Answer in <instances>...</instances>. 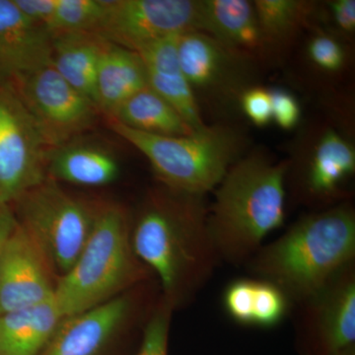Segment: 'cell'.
<instances>
[{
	"mask_svg": "<svg viewBox=\"0 0 355 355\" xmlns=\"http://www.w3.org/2000/svg\"><path fill=\"white\" fill-rule=\"evenodd\" d=\"M203 197L168 188L153 191L132 227L133 252L157 275L173 309L200 291L219 261Z\"/></svg>",
	"mask_w": 355,
	"mask_h": 355,
	"instance_id": "1",
	"label": "cell"
},
{
	"mask_svg": "<svg viewBox=\"0 0 355 355\" xmlns=\"http://www.w3.org/2000/svg\"><path fill=\"white\" fill-rule=\"evenodd\" d=\"M355 216L338 205L300 219L247 263L259 279L284 292L289 302H304L354 263Z\"/></svg>",
	"mask_w": 355,
	"mask_h": 355,
	"instance_id": "2",
	"label": "cell"
},
{
	"mask_svg": "<svg viewBox=\"0 0 355 355\" xmlns=\"http://www.w3.org/2000/svg\"><path fill=\"white\" fill-rule=\"evenodd\" d=\"M289 162L260 154L240 158L216 187L207 224L219 260L247 263L286 218Z\"/></svg>",
	"mask_w": 355,
	"mask_h": 355,
	"instance_id": "3",
	"label": "cell"
},
{
	"mask_svg": "<svg viewBox=\"0 0 355 355\" xmlns=\"http://www.w3.org/2000/svg\"><path fill=\"white\" fill-rule=\"evenodd\" d=\"M132 224L118 203H98L92 230L71 268L58 277L53 300L67 318L125 293L147 277L135 254Z\"/></svg>",
	"mask_w": 355,
	"mask_h": 355,
	"instance_id": "4",
	"label": "cell"
},
{
	"mask_svg": "<svg viewBox=\"0 0 355 355\" xmlns=\"http://www.w3.org/2000/svg\"><path fill=\"white\" fill-rule=\"evenodd\" d=\"M108 121L112 130L148 159L165 188L180 193L205 196L240 159L241 137L224 125H205L189 135L166 137Z\"/></svg>",
	"mask_w": 355,
	"mask_h": 355,
	"instance_id": "5",
	"label": "cell"
},
{
	"mask_svg": "<svg viewBox=\"0 0 355 355\" xmlns=\"http://www.w3.org/2000/svg\"><path fill=\"white\" fill-rule=\"evenodd\" d=\"M11 207L17 221L44 250L58 279L69 272L90 236L98 202L70 195L48 177Z\"/></svg>",
	"mask_w": 355,
	"mask_h": 355,
	"instance_id": "6",
	"label": "cell"
},
{
	"mask_svg": "<svg viewBox=\"0 0 355 355\" xmlns=\"http://www.w3.org/2000/svg\"><path fill=\"white\" fill-rule=\"evenodd\" d=\"M51 149L64 146L95 125L101 113L72 87L53 64L8 79Z\"/></svg>",
	"mask_w": 355,
	"mask_h": 355,
	"instance_id": "7",
	"label": "cell"
},
{
	"mask_svg": "<svg viewBox=\"0 0 355 355\" xmlns=\"http://www.w3.org/2000/svg\"><path fill=\"white\" fill-rule=\"evenodd\" d=\"M51 150L12 86L0 83V203L12 205L48 178Z\"/></svg>",
	"mask_w": 355,
	"mask_h": 355,
	"instance_id": "8",
	"label": "cell"
},
{
	"mask_svg": "<svg viewBox=\"0 0 355 355\" xmlns=\"http://www.w3.org/2000/svg\"><path fill=\"white\" fill-rule=\"evenodd\" d=\"M300 305L295 327L299 355H355L354 263Z\"/></svg>",
	"mask_w": 355,
	"mask_h": 355,
	"instance_id": "9",
	"label": "cell"
},
{
	"mask_svg": "<svg viewBox=\"0 0 355 355\" xmlns=\"http://www.w3.org/2000/svg\"><path fill=\"white\" fill-rule=\"evenodd\" d=\"M202 32L200 1L193 0H114L95 34L109 43L135 51L147 44Z\"/></svg>",
	"mask_w": 355,
	"mask_h": 355,
	"instance_id": "10",
	"label": "cell"
},
{
	"mask_svg": "<svg viewBox=\"0 0 355 355\" xmlns=\"http://www.w3.org/2000/svg\"><path fill=\"white\" fill-rule=\"evenodd\" d=\"M57 282L44 250L16 221L0 252V315L51 300Z\"/></svg>",
	"mask_w": 355,
	"mask_h": 355,
	"instance_id": "11",
	"label": "cell"
},
{
	"mask_svg": "<svg viewBox=\"0 0 355 355\" xmlns=\"http://www.w3.org/2000/svg\"><path fill=\"white\" fill-rule=\"evenodd\" d=\"M135 309L128 293L64 318L40 355H102L128 324Z\"/></svg>",
	"mask_w": 355,
	"mask_h": 355,
	"instance_id": "12",
	"label": "cell"
},
{
	"mask_svg": "<svg viewBox=\"0 0 355 355\" xmlns=\"http://www.w3.org/2000/svg\"><path fill=\"white\" fill-rule=\"evenodd\" d=\"M53 36L33 22L13 0H0V74L12 78L51 64Z\"/></svg>",
	"mask_w": 355,
	"mask_h": 355,
	"instance_id": "13",
	"label": "cell"
},
{
	"mask_svg": "<svg viewBox=\"0 0 355 355\" xmlns=\"http://www.w3.org/2000/svg\"><path fill=\"white\" fill-rule=\"evenodd\" d=\"M180 36V35H179ZM158 40L137 51L146 69L149 87L176 110L191 130L205 128L195 93L178 58V37Z\"/></svg>",
	"mask_w": 355,
	"mask_h": 355,
	"instance_id": "14",
	"label": "cell"
},
{
	"mask_svg": "<svg viewBox=\"0 0 355 355\" xmlns=\"http://www.w3.org/2000/svg\"><path fill=\"white\" fill-rule=\"evenodd\" d=\"M177 51L180 67L193 93L228 87L230 80H235L236 67L249 58L202 32L180 35Z\"/></svg>",
	"mask_w": 355,
	"mask_h": 355,
	"instance_id": "15",
	"label": "cell"
},
{
	"mask_svg": "<svg viewBox=\"0 0 355 355\" xmlns=\"http://www.w3.org/2000/svg\"><path fill=\"white\" fill-rule=\"evenodd\" d=\"M355 171L354 146L336 130H327L313 146L301 179L303 196L313 202L342 197L343 187Z\"/></svg>",
	"mask_w": 355,
	"mask_h": 355,
	"instance_id": "16",
	"label": "cell"
},
{
	"mask_svg": "<svg viewBox=\"0 0 355 355\" xmlns=\"http://www.w3.org/2000/svg\"><path fill=\"white\" fill-rule=\"evenodd\" d=\"M202 33L250 58L265 50L253 2L202 0Z\"/></svg>",
	"mask_w": 355,
	"mask_h": 355,
	"instance_id": "17",
	"label": "cell"
},
{
	"mask_svg": "<svg viewBox=\"0 0 355 355\" xmlns=\"http://www.w3.org/2000/svg\"><path fill=\"white\" fill-rule=\"evenodd\" d=\"M64 318L55 300L0 315V355H40Z\"/></svg>",
	"mask_w": 355,
	"mask_h": 355,
	"instance_id": "18",
	"label": "cell"
},
{
	"mask_svg": "<svg viewBox=\"0 0 355 355\" xmlns=\"http://www.w3.org/2000/svg\"><path fill=\"white\" fill-rule=\"evenodd\" d=\"M46 174L55 182H67L83 187H103L118 179L120 166L107 149L71 140L64 146L51 149Z\"/></svg>",
	"mask_w": 355,
	"mask_h": 355,
	"instance_id": "19",
	"label": "cell"
},
{
	"mask_svg": "<svg viewBox=\"0 0 355 355\" xmlns=\"http://www.w3.org/2000/svg\"><path fill=\"white\" fill-rule=\"evenodd\" d=\"M147 86L146 71L139 55L108 42L100 57L96 76V100L100 112L110 116L125 100Z\"/></svg>",
	"mask_w": 355,
	"mask_h": 355,
	"instance_id": "20",
	"label": "cell"
},
{
	"mask_svg": "<svg viewBox=\"0 0 355 355\" xmlns=\"http://www.w3.org/2000/svg\"><path fill=\"white\" fill-rule=\"evenodd\" d=\"M107 44L95 33H69L53 37L51 64L65 81L96 106V76Z\"/></svg>",
	"mask_w": 355,
	"mask_h": 355,
	"instance_id": "21",
	"label": "cell"
},
{
	"mask_svg": "<svg viewBox=\"0 0 355 355\" xmlns=\"http://www.w3.org/2000/svg\"><path fill=\"white\" fill-rule=\"evenodd\" d=\"M108 119L133 130L166 137H183L195 132L176 110L149 86L125 100Z\"/></svg>",
	"mask_w": 355,
	"mask_h": 355,
	"instance_id": "22",
	"label": "cell"
},
{
	"mask_svg": "<svg viewBox=\"0 0 355 355\" xmlns=\"http://www.w3.org/2000/svg\"><path fill=\"white\" fill-rule=\"evenodd\" d=\"M253 6L265 46L288 40L312 13V3L298 0H257Z\"/></svg>",
	"mask_w": 355,
	"mask_h": 355,
	"instance_id": "23",
	"label": "cell"
},
{
	"mask_svg": "<svg viewBox=\"0 0 355 355\" xmlns=\"http://www.w3.org/2000/svg\"><path fill=\"white\" fill-rule=\"evenodd\" d=\"M107 6V0H58L49 32L53 37L69 33H94Z\"/></svg>",
	"mask_w": 355,
	"mask_h": 355,
	"instance_id": "24",
	"label": "cell"
},
{
	"mask_svg": "<svg viewBox=\"0 0 355 355\" xmlns=\"http://www.w3.org/2000/svg\"><path fill=\"white\" fill-rule=\"evenodd\" d=\"M289 301L277 286L256 279L254 282L253 326L272 328L284 319L288 310Z\"/></svg>",
	"mask_w": 355,
	"mask_h": 355,
	"instance_id": "25",
	"label": "cell"
},
{
	"mask_svg": "<svg viewBox=\"0 0 355 355\" xmlns=\"http://www.w3.org/2000/svg\"><path fill=\"white\" fill-rule=\"evenodd\" d=\"M172 310L171 306L162 299L147 320L135 355H168Z\"/></svg>",
	"mask_w": 355,
	"mask_h": 355,
	"instance_id": "26",
	"label": "cell"
},
{
	"mask_svg": "<svg viewBox=\"0 0 355 355\" xmlns=\"http://www.w3.org/2000/svg\"><path fill=\"white\" fill-rule=\"evenodd\" d=\"M254 282L256 279L233 282L224 293V307L234 321L253 326Z\"/></svg>",
	"mask_w": 355,
	"mask_h": 355,
	"instance_id": "27",
	"label": "cell"
},
{
	"mask_svg": "<svg viewBox=\"0 0 355 355\" xmlns=\"http://www.w3.org/2000/svg\"><path fill=\"white\" fill-rule=\"evenodd\" d=\"M308 55L313 64L324 71L342 69L345 62V51L342 44L326 34L313 37L308 44Z\"/></svg>",
	"mask_w": 355,
	"mask_h": 355,
	"instance_id": "28",
	"label": "cell"
},
{
	"mask_svg": "<svg viewBox=\"0 0 355 355\" xmlns=\"http://www.w3.org/2000/svg\"><path fill=\"white\" fill-rule=\"evenodd\" d=\"M241 106L249 120L259 127L272 121L270 91L261 87L247 89L242 93Z\"/></svg>",
	"mask_w": 355,
	"mask_h": 355,
	"instance_id": "29",
	"label": "cell"
},
{
	"mask_svg": "<svg viewBox=\"0 0 355 355\" xmlns=\"http://www.w3.org/2000/svg\"><path fill=\"white\" fill-rule=\"evenodd\" d=\"M272 101V120L284 130H292L300 119V107L297 100L282 89L270 91Z\"/></svg>",
	"mask_w": 355,
	"mask_h": 355,
	"instance_id": "30",
	"label": "cell"
},
{
	"mask_svg": "<svg viewBox=\"0 0 355 355\" xmlns=\"http://www.w3.org/2000/svg\"><path fill=\"white\" fill-rule=\"evenodd\" d=\"M58 0H13L14 4L37 24L44 26L48 29L51 17L57 8Z\"/></svg>",
	"mask_w": 355,
	"mask_h": 355,
	"instance_id": "31",
	"label": "cell"
},
{
	"mask_svg": "<svg viewBox=\"0 0 355 355\" xmlns=\"http://www.w3.org/2000/svg\"><path fill=\"white\" fill-rule=\"evenodd\" d=\"M331 13L336 27L350 34L355 29L354 0H336L330 3Z\"/></svg>",
	"mask_w": 355,
	"mask_h": 355,
	"instance_id": "32",
	"label": "cell"
},
{
	"mask_svg": "<svg viewBox=\"0 0 355 355\" xmlns=\"http://www.w3.org/2000/svg\"><path fill=\"white\" fill-rule=\"evenodd\" d=\"M16 216L12 207L0 203V252L4 242L16 224Z\"/></svg>",
	"mask_w": 355,
	"mask_h": 355,
	"instance_id": "33",
	"label": "cell"
}]
</instances>
